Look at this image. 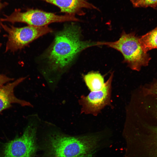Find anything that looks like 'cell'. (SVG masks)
Listing matches in <instances>:
<instances>
[{
  "instance_id": "cell-1",
  "label": "cell",
  "mask_w": 157,
  "mask_h": 157,
  "mask_svg": "<svg viewBox=\"0 0 157 157\" xmlns=\"http://www.w3.org/2000/svg\"><path fill=\"white\" fill-rule=\"evenodd\" d=\"M80 30L74 24L65 27L56 35L53 43L44 58L47 65L43 73L51 86L56 85L60 77L71 65L78 54L95 42L83 41Z\"/></svg>"
},
{
  "instance_id": "cell-2",
  "label": "cell",
  "mask_w": 157,
  "mask_h": 157,
  "mask_svg": "<svg viewBox=\"0 0 157 157\" xmlns=\"http://www.w3.org/2000/svg\"><path fill=\"white\" fill-rule=\"evenodd\" d=\"M110 137L103 132L75 136L55 132L48 136L46 148L50 157H94L110 145Z\"/></svg>"
},
{
  "instance_id": "cell-3",
  "label": "cell",
  "mask_w": 157,
  "mask_h": 157,
  "mask_svg": "<svg viewBox=\"0 0 157 157\" xmlns=\"http://www.w3.org/2000/svg\"><path fill=\"white\" fill-rule=\"evenodd\" d=\"M141 115L129 139L134 157H157V95L150 94L140 106Z\"/></svg>"
},
{
  "instance_id": "cell-4",
  "label": "cell",
  "mask_w": 157,
  "mask_h": 157,
  "mask_svg": "<svg viewBox=\"0 0 157 157\" xmlns=\"http://www.w3.org/2000/svg\"><path fill=\"white\" fill-rule=\"evenodd\" d=\"M97 46L106 45L119 52L124 57L123 61L131 69L139 71L142 67L147 66L150 60L143 49L139 38L134 33L123 31L119 39L114 42H98Z\"/></svg>"
},
{
  "instance_id": "cell-5",
  "label": "cell",
  "mask_w": 157,
  "mask_h": 157,
  "mask_svg": "<svg viewBox=\"0 0 157 157\" xmlns=\"http://www.w3.org/2000/svg\"><path fill=\"white\" fill-rule=\"evenodd\" d=\"M1 18L2 22H8L13 24L23 23L29 26L38 27L47 26L51 23L66 22H77L79 19L75 16L65 14L59 15L38 9L28 8L24 12L20 9H15L10 15H4Z\"/></svg>"
},
{
  "instance_id": "cell-6",
  "label": "cell",
  "mask_w": 157,
  "mask_h": 157,
  "mask_svg": "<svg viewBox=\"0 0 157 157\" xmlns=\"http://www.w3.org/2000/svg\"><path fill=\"white\" fill-rule=\"evenodd\" d=\"M1 27L6 32L8 38L5 52H14L21 50L35 40L52 31L47 26L38 27L28 25L17 27L1 24Z\"/></svg>"
},
{
  "instance_id": "cell-7",
  "label": "cell",
  "mask_w": 157,
  "mask_h": 157,
  "mask_svg": "<svg viewBox=\"0 0 157 157\" xmlns=\"http://www.w3.org/2000/svg\"><path fill=\"white\" fill-rule=\"evenodd\" d=\"M36 128L29 124L22 135L4 144L0 157H34L37 149Z\"/></svg>"
},
{
  "instance_id": "cell-8",
  "label": "cell",
  "mask_w": 157,
  "mask_h": 157,
  "mask_svg": "<svg viewBox=\"0 0 157 157\" xmlns=\"http://www.w3.org/2000/svg\"><path fill=\"white\" fill-rule=\"evenodd\" d=\"M113 76L112 74L101 90L91 92L86 96L81 97L79 102L82 106L81 113L96 115L110 104Z\"/></svg>"
},
{
  "instance_id": "cell-9",
  "label": "cell",
  "mask_w": 157,
  "mask_h": 157,
  "mask_svg": "<svg viewBox=\"0 0 157 157\" xmlns=\"http://www.w3.org/2000/svg\"><path fill=\"white\" fill-rule=\"evenodd\" d=\"M53 5L59 8L60 12L65 14L75 16L83 15L84 9L98 8L88 0H37Z\"/></svg>"
},
{
  "instance_id": "cell-10",
  "label": "cell",
  "mask_w": 157,
  "mask_h": 157,
  "mask_svg": "<svg viewBox=\"0 0 157 157\" xmlns=\"http://www.w3.org/2000/svg\"><path fill=\"white\" fill-rule=\"evenodd\" d=\"M26 78H20L0 88V112L11 107L12 104L14 103L23 106H32L29 102L17 98L14 94L15 87Z\"/></svg>"
},
{
  "instance_id": "cell-11",
  "label": "cell",
  "mask_w": 157,
  "mask_h": 157,
  "mask_svg": "<svg viewBox=\"0 0 157 157\" xmlns=\"http://www.w3.org/2000/svg\"><path fill=\"white\" fill-rule=\"evenodd\" d=\"M83 78L86 85L91 92L101 90L104 85V77L98 72H90L85 75Z\"/></svg>"
},
{
  "instance_id": "cell-12",
  "label": "cell",
  "mask_w": 157,
  "mask_h": 157,
  "mask_svg": "<svg viewBox=\"0 0 157 157\" xmlns=\"http://www.w3.org/2000/svg\"><path fill=\"white\" fill-rule=\"evenodd\" d=\"M140 42L147 52L157 48V27L139 38Z\"/></svg>"
},
{
  "instance_id": "cell-13",
  "label": "cell",
  "mask_w": 157,
  "mask_h": 157,
  "mask_svg": "<svg viewBox=\"0 0 157 157\" xmlns=\"http://www.w3.org/2000/svg\"><path fill=\"white\" fill-rule=\"evenodd\" d=\"M135 7L154 8L157 6V0H130Z\"/></svg>"
},
{
  "instance_id": "cell-14",
  "label": "cell",
  "mask_w": 157,
  "mask_h": 157,
  "mask_svg": "<svg viewBox=\"0 0 157 157\" xmlns=\"http://www.w3.org/2000/svg\"><path fill=\"white\" fill-rule=\"evenodd\" d=\"M142 88L147 92L157 95V79L145 85Z\"/></svg>"
},
{
  "instance_id": "cell-15",
  "label": "cell",
  "mask_w": 157,
  "mask_h": 157,
  "mask_svg": "<svg viewBox=\"0 0 157 157\" xmlns=\"http://www.w3.org/2000/svg\"><path fill=\"white\" fill-rule=\"evenodd\" d=\"M14 79L7 77L5 75L0 74V88L5 83L13 80Z\"/></svg>"
},
{
  "instance_id": "cell-16",
  "label": "cell",
  "mask_w": 157,
  "mask_h": 157,
  "mask_svg": "<svg viewBox=\"0 0 157 157\" xmlns=\"http://www.w3.org/2000/svg\"><path fill=\"white\" fill-rule=\"evenodd\" d=\"M8 4V3L7 2L2 3L1 1V0H0V12L3 8L7 6ZM2 23L0 18V32H1V24Z\"/></svg>"
},
{
  "instance_id": "cell-17",
  "label": "cell",
  "mask_w": 157,
  "mask_h": 157,
  "mask_svg": "<svg viewBox=\"0 0 157 157\" xmlns=\"http://www.w3.org/2000/svg\"><path fill=\"white\" fill-rule=\"evenodd\" d=\"M2 46V44L1 43H0V49Z\"/></svg>"
}]
</instances>
